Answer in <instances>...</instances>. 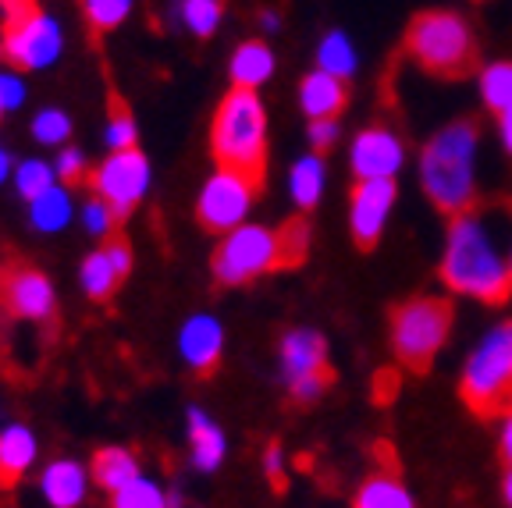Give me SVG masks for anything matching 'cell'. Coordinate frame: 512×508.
<instances>
[{
    "label": "cell",
    "mask_w": 512,
    "mask_h": 508,
    "mask_svg": "<svg viewBox=\"0 0 512 508\" xmlns=\"http://www.w3.org/2000/svg\"><path fill=\"white\" fill-rule=\"evenodd\" d=\"M495 210H463L448 221L441 278L456 295L477 302H505L512 292L509 246L502 242V221Z\"/></svg>",
    "instance_id": "1"
},
{
    "label": "cell",
    "mask_w": 512,
    "mask_h": 508,
    "mask_svg": "<svg viewBox=\"0 0 512 508\" xmlns=\"http://www.w3.org/2000/svg\"><path fill=\"white\" fill-rule=\"evenodd\" d=\"M477 150V125L452 121L420 153V185L441 214L456 217L477 203Z\"/></svg>",
    "instance_id": "2"
},
{
    "label": "cell",
    "mask_w": 512,
    "mask_h": 508,
    "mask_svg": "<svg viewBox=\"0 0 512 508\" xmlns=\"http://www.w3.org/2000/svg\"><path fill=\"white\" fill-rule=\"evenodd\" d=\"M210 150L221 167L264 175L267 167V107L256 89H232L217 104L210 125Z\"/></svg>",
    "instance_id": "3"
},
{
    "label": "cell",
    "mask_w": 512,
    "mask_h": 508,
    "mask_svg": "<svg viewBox=\"0 0 512 508\" xmlns=\"http://www.w3.org/2000/svg\"><path fill=\"white\" fill-rule=\"evenodd\" d=\"M463 402L480 416L512 413V320L488 327L459 374Z\"/></svg>",
    "instance_id": "4"
},
{
    "label": "cell",
    "mask_w": 512,
    "mask_h": 508,
    "mask_svg": "<svg viewBox=\"0 0 512 508\" xmlns=\"http://www.w3.org/2000/svg\"><path fill=\"white\" fill-rule=\"evenodd\" d=\"M406 50L424 72L441 79H459L473 68V32L456 11H424L406 29Z\"/></svg>",
    "instance_id": "5"
},
{
    "label": "cell",
    "mask_w": 512,
    "mask_h": 508,
    "mask_svg": "<svg viewBox=\"0 0 512 508\" xmlns=\"http://www.w3.org/2000/svg\"><path fill=\"white\" fill-rule=\"evenodd\" d=\"M285 263H296L292 253H288L285 231L246 221L221 235V242L214 249V260H210V270H214V278L221 285L239 288L256 278H264L271 270L285 267Z\"/></svg>",
    "instance_id": "6"
},
{
    "label": "cell",
    "mask_w": 512,
    "mask_h": 508,
    "mask_svg": "<svg viewBox=\"0 0 512 508\" xmlns=\"http://www.w3.org/2000/svg\"><path fill=\"white\" fill-rule=\"evenodd\" d=\"M452 331V310L441 299H409L392 313V349L402 366L427 370L448 342Z\"/></svg>",
    "instance_id": "7"
},
{
    "label": "cell",
    "mask_w": 512,
    "mask_h": 508,
    "mask_svg": "<svg viewBox=\"0 0 512 508\" xmlns=\"http://www.w3.org/2000/svg\"><path fill=\"white\" fill-rule=\"evenodd\" d=\"M278 370L296 402H317L331 384L328 342L313 327H292L278 342Z\"/></svg>",
    "instance_id": "8"
},
{
    "label": "cell",
    "mask_w": 512,
    "mask_h": 508,
    "mask_svg": "<svg viewBox=\"0 0 512 508\" xmlns=\"http://www.w3.org/2000/svg\"><path fill=\"white\" fill-rule=\"evenodd\" d=\"M256 185L260 178L249 175V171H239V167H221L200 185V196H196V221L207 231H224L239 228V224L249 221V210L256 203Z\"/></svg>",
    "instance_id": "9"
},
{
    "label": "cell",
    "mask_w": 512,
    "mask_h": 508,
    "mask_svg": "<svg viewBox=\"0 0 512 508\" xmlns=\"http://www.w3.org/2000/svg\"><path fill=\"white\" fill-rule=\"evenodd\" d=\"M89 185H93V196L111 203L114 214L128 217L146 199V192H150L153 167H150V160H146V153L114 150L93 167Z\"/></svg>",
    "instance_id": "10"
},
{
    "label": "cell",
    "mask_w": 512,
    "mask_h": 508,
    "mask_svg": "<svg viewBox=\"0 0 512 508\" xmlns=\"http://www.w3.org/2000/svg\"><path fill=\"white\" fill-rule=\"evenodd\" d=\"M64 50V32L61 22L50 18L47 11H32L29 18L8 25V36H4V54L15 68L25 72H43L50 64H57Z\"/></svg>",
    "instance_id": "11"
},
{
    "label": "cell",
    "mask_w": 512,
    "mask_h": 508,
    "mask_svg": "<svg viewBox=\"0 0 512 508\" xmlns=\"http://www.w3.org/2000/svg\"><path fill=\"white\" fill-rule=\"evenodd\" d=\"M406 164V146L402 139L384 125L363 128L349 146V167L356 182H370V178H388L395 182Z\"/></svg>",
    "instance_id": "12"
},
{
    "label": "cell",
    "mask_w": 512,
    "mask_h": 508,
    "mask_svg": "<svg viewBox=\"0 0 512 508\" xmlns=\"http://www.w3.org/2000/svg\"><path fill=\"white\" fill-rule=\"evenodd\" d=\"M395 182L388 178H370V182H356L349 196V228L352 239L360 246H374L377 239L384 235V224L395 210Z\"/></svg>",
    "instance_id": "13"
},
{
    "label": "cell",
    "mask_w": 512,
    "mask_h": 508,
    "mask_svg": "<svg viewBox=\"0 0 512 508\" xmlns=\"http://www.w3.org/2000/svg\"><path fill=\"white\" fill-rule=\"evenodd\" d=\"M4 306L15 313L18 320H29V324H47L57 313V292L54 281L36 267H15L4 278Z\"/></svg>",
    "instance_id": "14"
},
{
    "label": "cell",
    "mask_w": 512,
    "mask_h": 508,
    "mask_svg": "<svg viewBox=\"0 0 512 508\" xmlns=\"http://www.w3.org/2000/svg\"><path fill=\"white\" fill-rule=\"evenodd\" d=\"M128 274H132V246L121 239H107L104 246L93 249V253L82 260L79 285L93 302H107L118 292V285Z\"/></svg>",
    "instance_id": "15"
},
{
    "label": "cell",
    "mask_w": 512,
    "mask_h": 508,
    "mask_svg": "<svg viewBox=\"0 0 512 508\" xmlns=\"http://www.w3.org/2000/svg\"><path fill=\"white\" fill-rule=\"evenodd\" d=\"M178 356L192 374H210L224 356V324L214 313H189L178 327Z\"/></svg>",
    "instance_id": "16"
},
{
    "label": "cell",
    "mask_w": 512,
    "mask_h": 508,
    "mask_svg": "<svg viewBox=\"0 0 512 508\" xmlns=\"http://www.w3.org/2000/svg\"><path fill=\"white\" fill-rule=\"evenodd\" d=\"M93 487V473L79 459H54L36 477V498L43 508H82Z\"/></svg>",
    "instance_id": "17"
},
{
    "label": "cell",
    "mask_w": 512,
    "mask_h": 508,
    "mask_svg": "<svg viewBox=\"0 0 512 508\" xmlns=\"http://www.w3.org/2000/svg\"><path fill=\"white\" fill-rule=\"evenodd\" d=\"M185 437H189V462L196 473H217L228 459V434L200 405L185 413Z\"/></svg>",
    "instance_id": "18"
},
{
    "label": "cell",
    "mask_w": 512,
    "mask_h": 508,
    "mask_svg": "<svg viewBox=\"0 0 512 508\" xmlns=\"http://www.w3.org/2000/svg\"><path fill=\"white\" fill-rule=\"evenodd\" d=\"M40 459V437L25 423L0 427V484H18Z\"/></svg>",
    "instance_id": "19"
},
{
    "label": "cell",
    "mask_w": 512,
    "mask_h": 508,
    "mask_svg": "<svg viewBox=\"0 0 512 508\" xmlns=\"http://www.w3.org/2000/svg\"><path fill=\"white\" fill-rule=\"evenodd\" d=\"M89 473H93V484L100 487V491L114 494V491H121V487L132 484V480L143 477V462H139V455L132 452V448L107 445L93 455Z\"/></svg>",
    "instance_id": "20"
},
{
    "label": "cell",
    "mask_w": 512,
    "mask_h": 508,
    "mask_svg": "<svg viewBox=\"0 0 512 508\" xmlns=\"http://www.w3.org/2000/svg\"><path fill=\"white\" fill-rule=\"evenodd\" d=\"M299 107L310 121L317 118H335L345 107V79L331 72H310L299 86Z\"/></svg>",
    "instance_id": "21"
},
{
    "label": "cell",
    "mask_w": 512,
    "mask_h": 508,
    "mask_svg": "<svg viewBox=\"0 0 512 508\" xmlns=\"http://www.w3.org/2000/svg\"><path fill=\"white\" fill-rule=\"evenodd\" d=\"M274 75V50L260 40H246L235 47L228 61V79L235 89H260Z\"/></svg>",
    "instance_id": "22"
},
{
    "label": "cell",
    "mask_w": 512,
    "mask_h": 508,
    "mask_svg": "<svg viewBox=\"0 0 512 508\" xmlns=\"http://www.w3.org/2000/svg\"><path fill=\"white\" fill-rule=\"evenodd\" d=\"M72 221H75V199H72V192H68V185L64 182L50 185L47 192H40L36 199H29L32 231H40V235H57V231H64Z\"/></svg>",
    "instance_id": "23"
},
{
    "label": "cell",
    "mask_w": 512,
    "mask_h": 508,
    "mask_svg": "<svg viewBox=\"0 0 512 508\" xmlns=\"http://www.w3.org/2000/svg\"><path fill=\"white\" fill-rule=\"evenodd\" d=\"M324 189H328V167H324L320 153H306V157H299L296 164L288 167V196H292L296 207L313 210L320 203V196H324Z\"/></svg>",
    "instance_id": "24"
},
{
    "label": "cell",
    "mask_w": 512,
    "mask_h": 508,
    "mask_svg": "<svg viewBox=\"0 0 512 508\" xmlns=\"http://www.w3.org/2000/svg\"><path fill=\"white\" fill-rule=\"evenodd\" d=\"M352 508H416V498L395 473H374L360 484Z\"/></svg>",
    "instance_id": "25"
},
{
    "label": "cell",
    "mask_w": 512,
    "mask_h": 508,
    "mask_svg": "<svg viewBox=\"0 0 512 508\" xmlns=\"http://www.w3.org/2000/svg\"><path fill=\"white\" fill-rule=\"evenodd\" d=\"M356 64H360V57H356V47H352L349 32L331 29L328 36L317 43V68L320 72H331V75H338V79H349V75L356 72Z\"/></svg>",
    "instance_id": "26"
},
{
    "label": "cell",
    "mask_w": 512,
    "mask_h": 508,
    "mask_svg": "<svg viewBox=\"0 0 512 508\" xmlns=\"http://www.w3.org/2000/svg\"><path fill=\"white\" fill-rule=\"evenodd\" d=\"M480 96L495 114L512 111V61H495L480 72Z\"/></svg>",
    "instance_id": "27"
},
{
    "label": "cell",
    "mask_w": 512,
    "mask_h": 508,
    "mask_svg": "<svg viewBox=\"0 0 512 508\" xmlns=\"http://www.w3.org/2000/svg\"><path fill=\"white\" fill-rule=\"evenodd\" d=\"M57 182H61V178H57L54 164H47V160H40V157L18 160L15 175H11V185H15V192L25 199V203L36 199L40 192H47L50 185H57Z\"/></svg>",
    "instance_id": "28"
},
{
    "label": "cell",
    "mask_w": 512,
    "mask_h": 508,
    "mask_svg": "<svg viewBox=\"0 0 512 508\" xmlns=\"http://www.w3.org/2000/svg\"><path fill=\"white\" fill-rule=\"evenodd\" d=\"M111 508H168V487L157 477H139L111 494Z\"/></svg>",
    "instance_id": "29"
},
{
    "label": "cell",
    "mask_w": 512,
    "mask_h": 508,
    "mask_svg": "<svg viewBox=\"0 0 512 508\" xmlns=\"http://www.w3.org/2000/svg\"><path fill=\"white\" fill-rule=\"evenodd\" d=\"M178 18H182V25L192 36L207 40V36L217 32V25H221L224 8L221 0H178Z\"/></svg>",
    "instance_id": "30"
},
{
    "label": "cell",
    "mask_w": 512,
    "mask_h": 508,
    "mask_svg": "<svg viewBox=\"0 0 512 508\" xmlns=\"http://www.w3.org/2000/svg\"><path fill=\"white\" fill-rule=\"evenodd\" d=\"M29 132L40 146H64L72 139V118L64 111H57V107H43V111L32 118Z\"/></svg>",
    "instance_id": "31"
},
{
    "label": "cell",
    "mask_w": 512,
    "mask_h": 508,
    "mask_svg": "<svg viewBox=\"0 0 512 508\" xmlns=\"http://www.w3.org/2000/svg\"><path fill=\"white\" fill-rule=\"evenodd\" d=\"M79 221H82V231L93 235V239H114V228H118L121 217L114 214V207L107 203V199L93 196L89 203H82Z\"/></svg>",
    "instance_id": "32"
},
{
    "label": "cell",
    "mask_w": 512,
    "mask_h": 508,
    "mask_svg": "<svg viewBox=\"0 0 512 508\" xmlns=\"http://www.w3.org/2000/svg\"><path fill=\"white\" fill-rule=\"evenodd\" d=\"M82 8H86V18L93 29L111 32L132 15V0H82Z\"/></svg>",
    "instance_id": "33"
},
{
    "label": "cell",
    "mask_w": 512,
    "mask_h": 508,
    "mask_svg": "<svg viewBox=\"0 0 512 508\" xmlns=\"http://www.w3.org/2000/svg\"><path fill=\"white\" fill-rule=\"evenodd\" d=\"M136 139H139V125H136V118L128 111H114L111 114V121H107V128H104V146L107 150H136Z\"/></svg>",
    "instance_id": "34"
},
{
    "label": "cell",
    "mask_w": 512,
    "mask_h": 508,
    "mask_svg": "<svg viewBox=\"0 0 512 508\" xmlns=\"http://www.w3.org/2000/svg\"><path fill=\"white\" fill-rule=\"evenodd\" d=\"M54 171L64 185L82 182V175H86V153L75 150V146H61V153L54 157Z\"/></svg>",
    "instance_id": "35"
},
{
    "label": "cell",
    "mask_w": 512,
    "mask_h": 508,
    "mask_svg": "<svg viewBox=\"0 0 512 508\" xmlns=\"http://www.w3.org/2000/svg\"><path fill=\"white\" fill-rule=\"evenodd\" d=\"M22 104H25V82L18 79L15 72H4V68H0V107H4V114L18 111Z\"/></svg>",
    "instance_id": "36"
},
{
    "label": "cell",
    "mask_w": 512,
    "mask_h": 508,
    "mask_svg": "<svg viewBox=\"0 0 512 508\" xmlns=\"http://www.w3.org/2000/svg\"><path fill=\"white\" fill-rule=\"evenodd\" d=\"M338 121L335 118H317V121H310V146L313 150H328V146H335L338 143Z\"/></svg>",
    "instance_id": "37"
},
{
    "label": "cell",
    "mask_w": 512,
    "mask_h": 508,
    "mask_svg": "<svg viewBox=\"0 0 512 508\" xmlns=\"http://www.w3.org/2000/svg\"><path fill=\"white\" fill-rule=\"evenodd\" d=\"M0 11H4V29H8V25L22 22L40 8H36V0H0Z\"/></svg>",
    "instance_id": "38"
},
{
    "label": "cell",
    "mask_w": 512,
    "mask_h": 508,
    "mask_svg": "<svg viewBox=\"0 0 512 508\" xmlns=\"http://www.w3.org/2000/svg\"><path fill=\"white\" fill-rule=\"evenodd\" d=\"M264 473H267V480H274V484H281V480H285V452H281V445H267Z\"/></svg>",
    "instance_id": "39"
},
{
    "label": "cell",
    "mask_w": 512,
    "mask_h": 508,
    "mask_svg": "<svg viewBox=\"0 0 512 508\" xmlns=\"http://www.w3.org/2000/svg\"><path fill=\"white\" fill-rule=\"evenodd\" d=\"M498 448H502L505 466H512V413L502 416V434H498Z\"/></svg>",
    "instance_id": "40"
},
{
    "label": "cell",
    "mask_w": 512,
    "mask_h": 508,
    "mask_svg": "<svg viewBox=\"0 0 512 508\" xmlns=\"http://www.w3.org/2000/svg\"><path fill=\"white\" fill-rule=\"evenodd\" d=\"M498 135H502L505 153L512 157V111L509 114H498Z\"/></svg>",
    "instance_id": "41"
},
{
    "label": "cell",
    "mask_w": 512,
    "mask_h": 508,
    "mask_svg": "<svg viewBox=\"0 0 512 508\" xmlns=\"http://www.w3.org/2000/svg\"><path fill=\"white\" fill-rule=\"evenodd\" d=\"M11 175H15V160H11V153L0 146V185H8Z\"/></svg>",
    "instance_id": "42"
},
{
    "label": "cell",
    "mask_w": 512,
    "mask_h": 508,
    "mask_svg": "<svg viewBox=\"0 0 512 508\" xmlns=\"http://www.w3.org/2000/svg\"><path fill=\"white\" fill-rule=\"evenodd\" d=\"M168 508H189V498L182 494V487H168Z\"/></svg>",
    "instance_id": "43"
},
{
    "label": "cell",
    "mask_w": 512,
    "mask_h": 508,
    "mask_svg": "<svg viewBox=\"0 0 512 508\" xmlns=\"http://www.w3.org/2000/svg\"><path fill=\"white\" fill-rule=\"evenodd\" d=\"M502 498H505V505L512 508V466L505 469V480H502Z\"/></svg>",
    "instance_id": "44"
},
{
    "label": "cell",
    "mask_w": 512,
    "mask_h": 508,
    "mask_svg": "<svg viewBox=\"0 0 512 508\" xmlns=\"http://www.w3.org/2000/svg\"><path fill=\"white\" fill-rule=\"evenodd\" d=\"M278 15H271V11H267V15H260V29H264V32H274V29H278Z\"/></svg>",
    "instance_id": "45"
},
{
    "label": "cell",
    "mask_w": 512,
    "mask_h": 508,
    "mask_svg": "<svg viewBox=\"0 0 512 508\" xmlns=\"http://www.w3.org/2000/svg\"><path fill=\"white\" fill-rule=\"evenodd\" d=\"M509 270H512V242H509Z\"/></svg>",
    "instance_id": "46"
},
{
    "label": "cell",
    "mask_w": 512,
    "mask_h": 508,
    "mask_svg": "<svg viewBox=\"0 0 512 508\" xmlns=\"http://www.w3.org/2000/svg\"><path fill=\"white\" fill-rule=\"evenodd\" d=\"M0 54H4V43H0Z\"/></svg>",
    "instance_id": "47"
},
{
    "label": "cell",
    "mask_w": 512,
    "mask_h": 508,
    "mask_svg": "<svg viewBox=\"0 0 512 508\" xmlns=\"http://www.w3.org/2000/svg\"><path fill=\"white\" fill-rule=\"evenodd\" d=\"M0 114H4V107H0Z\"/></svg>",
    "instance_id": "48"
}]
</instances>
